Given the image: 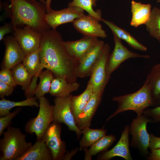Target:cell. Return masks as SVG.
Masks as SVG:
<instances>
[{
  "label": "cell",
  "mask_w": 160,
  "mask_h": 160,
  "mask_svg": "<svg viewBox=\"0 0 160 160\" xmlns=\"http://www.w3.org/2000/svg\"><path fill=\"white\" fill-rule=\"evenodd\" d=\"M79 150V148H78L72 149L71 152H66L63 156L62 160H70L73 156Z\"/></svg>",
  "instance_id": "41"
},
{
  "label": "cell",
  "mask_w": 160,
  "mask_h": 160,
  "mask_svg": "<svg viewBox=\"0 0 160 160\" xmlns=\"http://www.w3.org/2000/svg\"><path fill=\"white\" fill-rule=\"evenodd\" d=\"M13 31L11 23H6L0 28V40H3L5 34L12 32Z\"/></svg>",
  "instance_id": "39"
},
{
  "label": "cell",
  "mask_w": 160,
  "mask_h": 160,
  "mask_svg": "<svg viewBox=\"0 0 160 160\" xmlns=\"http://www.w3.org/2000/svg\"><path fill=\"white\" fill-rule=\"evenodd\" d=\"M102 95L99 92H93L89 100L75 122L81 130L90 126L92 118L102 100Z\"/></svg>",
  "instance_id": "18"
},
{
  "label": "cell",
  "mask_w": 160,
  "mask_h": 160,
  "mask_svg": "<svg viewBox=\"0 0 160 160\" xmlns=\"http://www.w3.org/2000/svg\"><path fill=\"white\" fill-rule=\"evenodd\" d=\"M14 90L13 87L0 81V97L1 98L11 95Z\"/></svg>",
  "instance_id": "37"
},
{
  "label": "cell",
  "mask_w": 160,
  "mask_h": 160,
  "mask_svg": "<svg viewBox=\"0 0 160 160\" xmlns=\"http://www.w3.org/2000/svg\"><path fill=\"white\" fill-rule=\"evenodd\" d=\"M85 15L84 10L76 7H68L60 10H52L47 13L46 19L48 25L52 29L62 24L72 22L75 19Z\"/></svg>",
  "instance_id": "12"
},
{
  "label": "cell",
  "mask_w": 160,
  "mask_h": 160,
  "mask_svg": "<svg viewBox=\"0 0 160 160\" xmlns=\"http://www.w3.org/2000/svg\"><path fill=\"white\" fill-rule=\"evenodd\" d=\"M39 110L37 116L29 120L25 126L27 133H35L37 140L42 138L45 132L53 121V105L44 96L39 98Z\"/></svg>",
  "instance_id": "5"
},
{
  "label": "cell",
  "mask_w": 160,
  "mask_h": 160,
  "mask_svg": "<svg viewBox=\"0 0 160 160\" xmlns=\"http://www.w3.org/2000/svg\"><path fill=\"white\" fill-rule=\"evenodd\" d=\"M62 36L56 29L42 33L40 58L42 68L51 71L56 77L65 79L68 82L76 81L78 62L69 54L63 44Z\"/></svg>",
  "instance_id": "1"
},
{
  "label": "cell",
  "mask_w": 160,
  "mask_h": 160,
  "mask_svg": "<svg viewBox=\"0 0 160 160\" xmlns=\"http://www.w3.org/2000/svg\"><path fill=\"white\" fill-rule=\"evenodd\" d=\"M149 148L151 150L160 148V137H156L152 133L149 134Z\"/></svg>",
  "instance_id": "38"
},
{
  "label": "cell",
  "mask_w": 160,
  "mask_h": 160,
  "mask_svg": "<svg viewBox=\"0 0 160 160\" xmlns=\"http://www.w3.org/2000/svg\"><path fill=\"white\" fill-rule=\"evenodd\" d=\"M104 44L103 41L99 40L78 62L76 71L77 78L90 76L92 67Z\"/></svg>",
  "instance_id": "16"
},
{
  "label": "cell",
  "mask_w": 160,
  "mask_h": 160,
  "mask_svg": "<svg viewBox=\"0 0 160 160\" xmlns=\"http://www.w3.org/2000/svg\"><path fill=\"white\" fill-rule=\"evenodd\" d=\"M13 30L14 36L25 56L39 48L42 33L28 25L16 28Z\"/></svg>",
  "instance_id": "10"
},
{
  "label": "cell",
  "mask_w": 160,
  "mask_h": 160,
  "mask_svg": "<svg viewBox=\"0 0 160 160\" xmlns=\"http://www.w3.org/2000/svg\"><path fill=\"white\" fill-rule=\"evenodd\" d=\"M98 0H73L69 3L68 7H76L86 11L88 15L98 20L101 21L102 14L101 11L98 9L94 11L93 7H95L96 2Z\"/></svg>",
  "instance_id": "30"
},
{
  "label": "cell",
  "mask_w": 160,
  "mask_h": 160,
  "mask_svg": "<svg viewBox=\"0 0 160 160\" xmlns=\"http://www.w3.org/2000/svg\"><path fill=\"white\" fill-rule=\"evenodd\" d=\"M38 76H36L33 77L32 80L28 88L25 91V95L26 98L33 97L36 90L37 87L36 82Z\"/></svg>",
  "instance_id": "36"
},
{
  "label": "cell",
  "mask_w": 160,
  "mask_h": 160,
  "mask_svg": "<svg viewBox=\"0 0 160 160\" xmlns=\"http://www.w3.org/2000/svg\"><path fill=\"white\" fill-rule=\"evenodd\" d=\"M143 114L150 118L151 123L160 122V105L152 108H147Z\"/></svg>",
  "instance_id": "35"
},
{
  "label": "cell",
  "mask_w": 160,
  "mask_h": 160,
  "mask_svg": "<svg viewBox=\"0 0 160 160\" xmlns=\"http://www.w3.org/2000/svg\"><path fill=\"white\" fill-rule=\"evenodd\" d=\"M53 75L52 72L47 69L40 72L38 76L40 81L34 93L37 99L44 96L46 94L49 92L52 82L54 79Z\"/></svg>",
  "instance_id": "29"
},
{
  "label": "cell",
  "mask_w": 160,
  "mask_h": 160,
  "mask_svg": "<svg viewBox=\"0 0 160 160\" xmlns=\"http://www.w3.org/2000/svg\"><path fill=\"white\" fill-rule=\"evenodd\" d=\"M157 2H160V0H159L158 1H157Z\"/></svg>",
  "instance_id": "46"
},
{
  "label": "cell",
  "mask_w": 160,
  "mask_h": 160,
  "mask_svg": "<svg viewBox=\"0 0 160 160\" xmlns=\"http://www.w3.org/2000/svg\"><path fill=\"white\" fill-rule=\"evenodd\" d=\"M17 160H53L52 153L42 139L37 140Z\"/></svg>",
  "instance_id": "19"
},
{
  "label": "cell",
  "mask_w": 160,
  "mask_h": 160,
  "mask_svg": "<svg viewBox=\"0 0 160 160\" xmlns=\"http://www.w3.org/2000/svg\"><path fill=\"white\" fill-rule=\"evenodd\" d=\"M0 140V160H17L32 145L17 127H9Z\"/></svg>",
  "instance_id": "4"
},
{
  "label": "cell",
  "mask_w": 160,
  "mask_h": 160,
  "mask_svg": "<svg viewBox=\"0 0 160 160\" xmlns=\"http://www.w3.org/2000/svg\"><path fill=\"white\" fill-rule=\"evenodd\" d=\"M132 17L130 25L135 28L145 24L149 20L151 13V5L143 4L134 0L131 2Z\"/></svg>",
  "instance_id": "20"
},
{
  "label": "cell",
  "mask_w": 160,
  "mask_h": 160,
  "mask_svg": "<svg viewBox=\"0 0 160 160\" xmlns=\"http://www.w3.org/2000/svg\"><path fill=\"white\" fill-rule=\"evenodd\" d=\"M21 107L16 109L8 114L0 117V136L2 135L4 130L10 127L12 119L21 111Z\"/></svg>",
  "instance_id": "33"
},
{
  "label": "cell",
  "mask_w": 160,
  "mask_h": 160,
  "mask_svg": "<svg viewBox=\"0 0 160 160\" xmlns=\"http://www.w3.org/2000/svg\"><path fill=\"white\" fill-rule=\"evenodd\" d=\"M110 50L109 44H105L92 67L90 79L87 84L92 86L93 92H99L102 95L109 80L106 76V67L110 55Z\"/></svg>",
  "instance_id": "7"
},
{
  "label": "cell",
  "mask_w": 160,
  "mask_h": 160,
  "mask_svg": "<svg viewBox=\"0 0 160 160\" xmlns=\"http://www.w3.org/2000/svg\"><path fill=\"white\" fill-rule=\"evenodd\" d=\"M79 86L76 81L70 83L64 78L56 77L52 81L49 93L55 97L68 96L71 92L77 90Z\"/></svg>",
  "instance_id": "21"
},
{
  "label": "cell",
  "mask_w": 160,
  "mask_h": 160,
  "mask_svg": "<svg viewBox=\"0 0 160 160\" xmlns=\"http://www.w3.org/2000/svg\"><path fill=\"white\" fill-rule=\"evenodd\" d=\"M83 149H84L85 154L84 156V160H91L92 156L90 155L89 152V149L87 148H84Z\"/></svg>",
  "instance_id": "42"
},
{
  "label": "cell",
  "mask_w": 160,
  "mask_h": 160,
  "mask_svg": "<svg viewBox=\"0 0 160 160\" xmlns=\"http://www.w3.org/2000/svg\"><path fill=\"white\" fill-rule=\"evenodd\" d=\"M149 122H151L150 118L143 114L133 119L129 127V133L132 136L129 146L137 149L146 158L149 153V134L147 130V124Z\"/></svg>",
  "instance_id": "6"
},
{
  "label": "cell",
  "mask_w": 160,
  "mask_h": 160,
  "mask_svg": "<svg viewBox=\"0 0 160 160\" xmlns=\"http://www.w3.org/2000/svg\"><path fill=\"white\" fill-rule=\"evenodd\" d=\"M112 100L118 103V107L107 119L106 121L118 114L129 110L134 111L137 115V117H139L146 108L157 105L151 88L146 81L137 91L131 94L114 97Z\"/></svg>",
  "instance_id": "3"
},
{
  "label": "cell",
  "mask_w": 160,
  "mask_h": 160,
  "mask_svg": "<svg viewBox=\"0 0 160 160\" xmlns=\"http://www.w3.org/2000/svg\"><path fill=\"white\" fill-rule=\"evenodd\" d=\"M37 98L35 96L28 97L24 100L15 102L7 100L3 98L0 100V117L5 116L10 112V110L13 107L16 106H30L39 107V104L36 101Z\"/></svg>",
  "instance_id": "25"
},
{
  "label": "cell",
  "mask_w": 160,
  "mask_h": 160,
  "mask_svg": "<svg viewBox=\"0 0 160 160\" xmlns=\"http://www.w3.org/2000/svg\"><path fill=\"white\" fill-rule=\"evenodd\" d=\"M157 105H160V94L156 100Z\"/></svg>",
  "instance_id": "44"
},
{
  "label": "cell",
  "mask_w": 160,
  "mask_h": 160,
  "mask_svg": "<svg viewBox=\"0 0 160 160\" xmlns=\"http://www.w3.org/2000/svg\"><path fill=\"white\" fill-rule=\"evenodd\" d=\"M145 81L151 88L153 97L156 101L160 94V63L153 66Z\"/></svg>",
  "instance_id": "31"
},
{
  "label": "cell",
  "mask_w": 160,
  "mask_h": 160,
  "mask_svg": "<svg viewBox=\"0 0 160 160\" xmlns=\"http://www.w3.org/2000/svg\"><path fill=\"white\" fill-rule=\"evenodd\" d=\"M116 140V136L114 135H105L91 146L89 149L90 155L92 156L101 152L107 150Z\"/></svg>",
  "instance_id": "32"
},
{
  "label": "cell",
  "mask_w": 160,
  "mask_h": 160,
  "mask_svg": "<svg viewBox=\"0 0 160 160\" xmlns=\"http://www.w3.org/2000/svg\"><path fill=\"white\" fill-rule=\"evenodd\" d=\"M81 132L83 136L79 142V151L84 148L91 146L105 135L107 130L104 128L92 129L88 127L81 130Z\"/></svg>",
  "instance_id": "24"
},
{
  "label": "cell",
  "mask_w": 160,
  "mask_h": 160,
  "mask_svg": "<svg viewBox=\"0 0 160 160\" xmlns=\"http://www.w3.org/2000/svg\"><path fill=\"white\" fill-rule=\"evenodd\" d=\"M40 47L36 50L26 55L23 61V64L33 77L39 76L43 69L40 59Z\"/></svg>",
  "instance_id": "26"
},
{
  "label": "cell",
  "mask_w": 160,
  "mask_h": 160,
  "mask_svg": "<svg viewBox=\"0 0 160 160\" xmlns=\"http://www.w3.org/2000/svg\"><path fill=\"white\" fill-rule=\"evenodd\" d=\"M129 127L125 125L120 138L116 145L111 150L103 151L98 156L97 159L108 160L115 156H119L126 160H132L129 148Z\"/></svg>",
  "instance_id": "15"
},
{
  "label": "cell",
  "mask_w": 160,
  "mask_h": 160,
  "mask_svg": "<svg viewBox=\"0 0 160 160\" xmlns=\"http://www.w3.org/2000/svg\"><path fill=\"white\" fill-rule=\"evenodd\" d=\"M46 5V0H35Z\"/></svg>",
  "instance_id": "45"
},
{
  "label": "cell",
  "mask_w": 160,
  "mask_h": 160,
  "mask_svg": "<svg viewBox=\"0 0 160 160\" xmlns=\"http://www.w3.org/2000/svg\"><path fill=\"white\" fill-rule=\"evenodd\" d=\"M98 41L97 37L84 36L78 40L63 41V44L70 55L78 62Z\"/></svg>",
  "instance_id": "17"
},
{
  "label": "cell",
  "mask_w": 160,
  "mask_h": 160,
  "mask_svg": "<svg viewBox=\"0 0 160 160\" xmlns=\"http://www.w3.org/2000/svg\"><path fill=\"white\" fill-rule=\"evenodd\" d=\"M93 93L92 86L87 84L86 89L82 93L78 96H72L71 107L75 122L89 102Z\"/></svg>",
  "instance_id": "22"
},
{
  "label": "cell",
  "mask_w": 160,
  "mask_h": 160,
  "mask_svg": "<svg viewBox=\"0 0 160 160\" xmlns=\"http://www.w3.org/2000/svg\"><path fill=\"white\" fill-rule=\"evenodd\" d=\"M3 40L5 50L2 68L11 69L23 61L25 55L14 36H7Z\"/></svg>",
  "instance_id": "14"
},
{
  "label": "cell",
  "mask_w": 160,
  "mask_h": 160,
  "mask_svg": "<svg viewBox=\"0 0 160 160\" xmlns=\"http://www.w3.org/2000/svg\"><path fill=\"white\" fill-rule=\"evenodd\" d=\"M146 159L148 160H160V148L151 150Z\"/></svg>",
  "instance_id": "40"
},
{
  "label": "cell",
  "mask_w": 160,
  "mask_h": 160,
  "mask_svg": "<svg viewBox=\"0 0 160 160\" xmlns=\"http://www.w3.org/2000/svg\"><path fill=\"white\" fill-rule=\"evenodd\" d=\"M101 21L111 29L114 33L121 39L125 41L130 47L133 49L141 51H146L147 47L139 42L129 33L118 27L112 22L102 19Z\"/></svg>",
  "instance_id": "23"
},
{
  "label": "cell",
  "mask_w": 160,
  "mask_h": 160,
  "mask_svg": "<svg viewBox=\"0 0 160 160\" xmlns=\"http://www.w3.org/2000/svg\"><path fill=\"white\" fill-rule=\"evenodd\" d=\"M11 69L16 83L17 85L21 86L23 89L25 91L29 87L33 76L30 74L23 63H19Z\"/></svg>",
  "instance_id": "27"
},
{
  "label": "cell",
  "mask_w": 160,
  "mask_h": 160,
  "mask_svg": "<svg viewBox=\"0 0 160 160\" xmlns=\"http://www.w3.org/2000/svg\"><path fill=\"white\" fill-rule=\"evenodd\" d=\"M61 127L54 121L51 123L43 137L49 148L53 160H61L66 152V145L61 137Z\"/></svg>",
  "instance_id": "11"
},
{
  "label": "cell",
  "mask_w": 160,
  "mask_h": 160,
  "mask_svg": "<svg viewBox=\"0 0 160 160\" xmlns=\"http://www.w3.org/2000/svg\"><path fill=\"white\" fill-rule=\"evenodd\" d=\"M72 23L74 28L84 36L103 38L107 37L99 21L89 15L77 18Z\"/></svg>",
  "instance_id": "13"
},
{
  "label": "cell",
  "mask_w": 160,
  "mask_h": 160,
  "mask_svg": "<svg viewBox=\"0 0 160 160\" xmlns=\"http://www.w3.org/2000/svg\"><path fill=\"white\" fill-rule=\"evenodd\" d=\"M73 96L55 97L53 106V121L59 124L63 123L71 131L74 132L79 139L82 134L81 130L76 126L71 107V101Z\"/></svg>",
  "instance_id": "8"
},
{
  "label": "cell",
  "mask_w": 160,
  "mask_h": 160,
  "mask_svg": "<svg viewBox=\"0 0 160 160\" xmlns=\"http://www.w3.org/2000/svg\"><path fill=\"white\" fill-rule=\"evenodd\" d=\"M146 31L152 37L160 43V9L156 7L151 9L150 18L145 24Z\"/></svg>",
  "instance_id": "28"
},
{
  "label": "cell",
  "mask_w": 160,
  "mask_h": 160,
  "mask_svg": "<svg viewBox=\"0 0 160 160\" xmlns=\"http://www.w3.org/2000/svg\"><path fill=\"white\" fill-rule=\"evenodd\" d=\"M9 0L5 9L13 29L24 25L42 33L51 29L46 19V4L35 0Z\"/></svg>",
  "instance_id": "2"
},
{
  "label": "cell",
  "mask_w": 160,
  "mask_h": 160,
  "mask_svg": "<svg viewBox=\"0 0 160 160\" xmlns=\"http://www.w3.org/2000/svg\"><path fill=\"white\" fill-rule=\"evenodd\" d=\"M114 42V47L109 55L106 67V73L109 79L113 72L125 60L131 58H143L148 59L150 56L135 53L129 50L121 42V39L113 33Z\"/></svg>",
  "instance_id": "9"
},
{
  "label": "cell",
  "mask_w": 160,
  "mask_h": 160,
  "mask_svg": "<svg viewBox=\"0 0 160 160\" xmlns=\"http://www.w3.org/2000/svg\"><path fill=\"white\" fill-rule=\"evenodd\" d=\"M11 70L2 68L0 71V81L15 87L17 84L14 79Z\"/></svg>",
  "instance_id": "34"
},
{
  "label": "cell",
  "mask_w": 160,
  "mask_h": 160,
  "mask_svg": "<svg viewBox=\"0 0 160 160\" xmlns=\"http://www.w3.org/2000/svg\"><path fill=\"white\" fill-rule=\"evenodd\" d=\"M52 0H46V7L47 13L51 11L52 9L51 8V4Z\"/></svg>",
  "instance_id": "43"
}]
</instances>
